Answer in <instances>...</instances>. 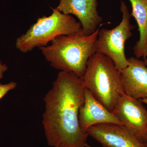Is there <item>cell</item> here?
Returning a JSON list of instances; mask_svg holds the SVG:
<instances>
[{
	"label": "cell",
	"mask_w": 147,
	"mask_h": 147,
	"mask_svg": "<svg viewBox=\"0 0 147 147\" xmlns=\"http://www.w3.org/2000/svg\"><path fill=\"white\" fill-rule=\"evenodd\" d=\"M82 77L61 71L43 98L42 124L47 144L52 147H90L88 135L80 127L79 112L85 100Z\"/></svg>",
	"instance_id": "6da1fadb"
},
{
	"label": "cell",
	"mask_w": 147,
	"mask_h": 147,
	"mask_svg": "<svg viewBox=\"0 0 147 147\" xmlns=\"http://www.w3.org/2000/svg\"><path fill=\"white\" fill-rule=\"evenodd\" d=\"M146 145L147 146V143H146Z\"/></svg>",
	"instance_id": "2e32d148"
},
{
	"label": "cell",
	"mask_w": 147,
	"mask_h": 147,
	"mask_svg": "<svg viewBox=\"0 0 147 147\" xmlns=\"http://www.w3.org/2000/svg\"><path fill=\"white\" fill-rule=\"evenodd\" d=\"M131 3L132 11L130 13L138 25L139 39L133 50L136 58L146 59L147 44V0H129Z\"/></svg>",
	"instance_id": "8fae6325"
},
{
	"label": "cell",
	"mask_w": 147,
	"mask_h": 147,
	"mask_svg": "<svg viewBox=\"0 0 147 147\" xmlns=\"http://www.w3.org/2000/svg\"></svg>",
	"instance_id": "e0dca14e"
},
{
	"label": "cell",
	"mask_w": 147,
	"mask_h": 147,
	"mask_svg": "<svg viewBox=\"0 0 147 147\" xmlns=\"http://www.w3.org/2000/svg\"><path fill=\"white\" fill-rule=\"evenodd\" d=\"M97 6V0H60L57 8L64 14L76 16L83 33L90 35L102 24V18L98 14Z\"/></svg>",
	"instance_id": "ba28073f"
},
{
	"label": "cell",
	"mask_w": 147,
	"mask_h": 147,
	"mask_svg": "<svg viewBox=\"0 0 147 147\" xmlns=\"http://www.w3.org/2000/svg\"><path fill=\"white\" fill-rule=\"evenodd\" d=\"M143 102L124 94L114 110L122 125L141 142L147 143V110Z\"/></svg>",
	"instance_id": "8992f818"
},
{
	"label": "cell",
	"mask_w": 147,
	"mask_h": 147,
	"mask_svg": "<svg viewBox=\"0 0 147 147\" xmlns=\"http://www.w3.org/2000/svg\"><path fill=\"white\" fill-rule=\"evenodd\" d=\"M144 61H145L147 63V44L146 47V59H145Z\"/></svg>",
	"instance_id": "9a60e30c"
},
{
	"label": "cell",
	"mask_w": 147,
	"mask_h": 147,
	"mask_svg": "<svg viewBox=\"0 0 147 147\" xmlns=\"http://www.w3.org/2000/svg\"><path fill=\"white\" fill-rule=\"evenodd\" d=\"M79 122L83 130H87L96 125L114 123L122 125L114 113L110 111L92 95L85 90V100L79 112Z\"/></svg>",
	"instance_id": "30bf717a"
},
{
	"label": "cell",
	"mask_w": 147,
	"mask_h": 147,
	"mask_svg": "<svg viewBox=\"0 0 147 147\" xmlns=\"http://www.w3.org/2000/svg\"><path fill=\"white\" fill-rule=\"evenodd\" d=\"M121 11L122 18L120 24L112 29H99L96 42V52L111 59L119 71L128 65L125 47L126 40L132 36L134 28L130 22L131 15L125 3L122 1Z\"/></svg>",
	"instance_id": "5b68a950"
},
{
	"label": "cell",
	"mask_w": 147,
	"mask_h": 147,
	"mask_svg": "<svg viewBox=\"0 0 147 147\" xmlns=\"http://www.w3.org/2000/svg\"><path fill=\"white\" fill-rule=\"evenodd\" d=\"M143 103H145V104H147V98H144V99H141L140 100Z\"/></svg>",
	"instance_id": "5bb4252c"
},
{
	"label": "cell",
	"mask_w": 147,
	"mask_h": 147,
	"mask_svg": "<svg viewBox=\"0 0 147 147\" xmlns=\"http://www.w3.org/2000/svg\"><path fill=\"white\" fill-rule=\"evenodd\" d=\"M82 78L86 88L113 113L125 93L120 72L113 61L96 52L88 61L86 71Z\"/></svg>",
	"instance_id": "3957f363"
},
{
	"label": "cell",
	"mask_w": 147,
	"mask_h": 147,
	"mask_svg": "<svg viewBox=\"0 0 147 147\" xmlns=\"http://www.w3.org/2000/svg\"><path fill=\"white\" fill-rule=\"evenodd\" d=\"M17 86L15 82H11L8 84H1L0 83V99H1L9 92L14 89Z\"/></svg>",
	"instance_id": "7c38bea8"
},
{
	"label": "cell",
	"mask_w": 147,
	"mask_h": 147,
	"mask_svg": "<svg viewBox=\"0 0 147 147\" xmlns=\"http://www.w3.org/2000/svg\"><path fill=\"white\" fill-rule=\"evenodd\" d=\"M87 132L102 147H147L123 125L99 124L90 127Z\"/></svg>",
	"instance_id": "52a82bcc"
},
{
	"label": "cell",
	"mask_w": 147,
	"mask_h": 147,
	"mask_svg": "<svg viewBox=\"0 0 147 147\" xmlns=\"http://www.w3.org/2000/svg\"><path fill=\"white\" fill-rule=\"evenodd\" d=\"M52 9L50 16L38 18L25 34L16 39L15 46L21 53L45 47L57 37L82 30L80 22L71 15L64 14L57 8Z\"/></svg>",
	"instance_id": "277c9868"
},
{
	"label": "cell",
	"mask_w": 147,
	"mask_h": 147,
	"mask_svg": "<svg viewBox=\"0 0 147 147\" xmlns=\"http://www.w3.org/2000/svg\"><path fill=\"white\" fill-rule=\"evenodd\" d=\"M8 67L5 64L0 62V79H2L4 74L8 69Z\"/></svg>",
	"instance_id": "4fadbf2b"
},
{
	"label": "cell",
	"mask_w": 147,
	"mask_h": 147,
	"mask_svg": "<svg viewBox=\"0 0 147 147\" xmlns=\"http://www.w3.org/2000/svg\"><path fill=\"white\" fill-rule=\"evenodd\" d=\"M128 65L120 71L124 93L134 99L147 98V63L131 57Z\"/></svg>",
	"instance_id": "9c48e42d"
},
{
	"label": "cell",
	"mask_w": 147,
	"mask_h": 147,
	"mask_svg": "<svg viewBox=\"0 0 147 147\" xmlns=\"http://www.w3.org/2000/svg\"><path fill=\"white\" fill-rule=\"evenodd\" d=\"M100 27L90 35L84 34L82 30L61 36L39 49L53 68L82 77L88 61L96 53V42Z\"/></svg>",
	"instance_id": "7a4b0ae2"
}]
</instances>
